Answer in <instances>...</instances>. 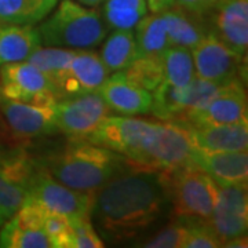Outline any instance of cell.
I'll return each mask as SVG.
<instances>
[{
  "instance_id": "16",
  "label": "cell",
  "mask_w": 248,
  "mask_h": 248,
  "mask_svg": "<svg viewBox=\"0 0 248 248\" xmlns=\"http://www.w3.org/2000/svg\"><path fill=\"white\" fill-rule=\"evenodd\" d=\"M97 93L110 110L123 116L142 115L151 109V91L133 84L124 76L123 71L113 72Z\"/></svg>"
},
{
  "instance_id": "10",
  "label": "cell",
  "mask_w": 248,
  "mask_h": 248,
  "mask_svg": "<svg viewBox=\"0 0 248 248\" xmlns=\"http://www.w3.org/2000/svg\"><path fill=\"white\" fill-rule=\"evenodd\" d=\"M208 225L222 247L244 236L248 226L247 185L218 186V197Z\"/></svg>"
},
{
  "instance_id": "31",
  "label": "cell",
  "mask_w": 248,
  "mask_h": 248,
  "mask_svg": "<svg viewBox=\"0 0 248 248\" xmlns=\"http://www.w3.org/2000/svg\"><path fill=\"white\" fill-rule=\"evenodd\" d=\"M185 237V222L172 219L170 225L138 246L145 248H184Z\"/></svg>"
},
{
  "instance_id": "7",
  "label": "cell",
  "mask_w": 248,
  "mask_h": 248,
  "mask_svg": "<svg viewBox=\"0 0 248 248\" xmlns=\"http://www.w3.org/2000/svg\"><path fill=\"white\" fill-rule=\"evenodd\" d=\"M97 192H80L65 186L51 177L45 166L39 170L29 186L31 197L48 213L61 214L66 218L91 217Z\"/></svg>"
},
{
  "instance_id": "1",
  "label": "cell",
  "mask_w": 248,
  "mask_h": 248,
  "mask_svg": "<svg viewBox=\"0 0 248 248\" xmlns=\"http://www.w3.org/2000/svg\"><path fill=\"white\" fill-rule=\"evenodd\" d=\"M169 211V196L159 172L128 161L123 171L98 189L91 215L102 239L123 244L142 237Z\"/></svg>"
},
{
  "instance_id": "12",
  "label": "cell",
  "mask_w": 248,
  "mask_h": 248,
  "mask_svg": "<svg viewBox=\"0 0 248 248\" xmlns=\"http://www.w3.org/2000/svg\"><path fill=\"white\" fill-rule=\"evenodd\" d=\"M236 123H248L247 94L239 79L222 84L217 94L184 124L195 125Z\"/></svg>"
},
{
  "instance_id": "8",
  "label": "cell",
  "mask_w": 248,
  "mask_h": 248,
  "mask_svg": "<svg viewBox=\"0 0 248 248\" xmlns=\"http://www.w3.org/2000/svg\"><path fill=\"white\" fill-rule=\"evenodd\" d=\"M108 68L104 65L99 54L86 48H78L68 68L53 84L57 99L78 97L95 93L109 78Z\"/></svg>"
},
{
  "instance_id": "15",
  "label": "cell",
  "mask_w": 248,
  "mask_h": 248,
  "mask_svg": "<svg viewBox=\"0 0 248 248\" xmlns=\"http://www.w3.org/2000/svg\"><path fill=\"white\" fill-rule=\"evenodd\" d=\"M192 161L213 178L218 186L247 185V151L205 152L195 148Z\"/></svg>"
},
{
  "instance_id": "9",
  "label": "cell",
  "mask_w": 248,
  "mask_h": 248,
  "mask_svg": "<svg viewBox=\"0 0 248 248\" xmlns=\"http://www.w3.org/2000/svg\"><path fill=\"white\" fill-rule=\"evenodd\" d=\"M197 78L225 84L237 79L241 68V54L233 51L210 31L190 50Z\"/></svg>"
},
{
  "instance_id": "22",
  "label": "cell",
  "mask_w": 248,
  "mask_h": 248,
  "mask_svg": "<svg viewBox=\"0 0 248 248\" xmlns=\"http://www.w3.org/2000/svg\"><path fill=\"white\" fill-rule=\"evenodd\" d=\"M187 87H175L163 80L153 90L149 112L160 120L181 123L187 107Z\"/></svg>"
},
{
  "instance_id": "35",
  "label": "cell",
  "mask_w": 248,
  "mask_h": 248,
  "mask_svg": "<svg viewBox=\"0 0 248 248\" xmlns=\"http://www.w3.org/2000/svg\"><path fill=\"white\" fill-rule=\"evenodd\" d=\"M0 142L7 146H18V143H19V141L11 133L1 112H0Z\"/></svg>"
},
{
  "instance_id": "4",
  "label": "cell",
  "mask_w": 248,
  "mask_h": 248,
  "mask_svg": "<svg viewBox=\"0 0 248 248\" xmlns=\"http://www.w3.org/2000/svg\"><path fill=\"white\" fill-rule=\"evenodd\" d=\"M174 221L208 222L218 197V185L195 163L159 172Z\"/></svg>"
},
{
  "instance_id": "25",
  "label": "cell",
  "mask_w": 248,
  "mask_h": 248,
  "mask_svg": "<svg viewBox=\"0 0 248 248\" xmlns=\"http://www.w3.org/2000/svg\"><path fill=\"white\" fill-rule=\"evenodd\" d=\"M163 71L167 83L181 89L187 87L196 78L190 50L184 47H169L163 54Z\"/></svg>"
},
{
  "instance_id": "5",
  "label": "cell",
  "mask_w": 248,
  "mask_h": 248,
  "mask_svg": "<svg viewBox=\"0 0 248 248\" xmlns=\"http://www.w3.org/2000/svg\"><path fill=\"white\" fill-rule=\"evenodd\" d=\"M102 14L75 0H61L50 17L37 27L42 45L62 48H91L108 35Z\"/></svg>"
},
{
  "instance_id": "41",
  "label": "cell",
  "mask_w": 248,
  "mask_h": 248,
  "mask_svg": "<svg viewBox=\"0 0 248 248\" xmlns=\"http://www.w3.org/2000/svg\"><path fill=\"white\" fill-rule=\"evenodd\" d=\"M7 221V218H6V215H4V214L1 213V211H0V228H1V226H3V223H4V222Z\"/></svg>"
},
{
  "instance_id": "2",
  "label": "cell",
  "mask_w": 248,
  "mask_h": 248,
  "mask_svg": "<svg viewBox=\"0 0 248 248\" xmlns=\"http://www.w3.org/2000/svg\"><path fill=\"white\" fill-rule=\"evenodd\" d=\"M54 179L80 192H97L123 171L128 161L117 152L89 141H71L62 152L43 160Z\"/></svg>"
},
{
  "instance_id": "14",
  "label": "cell",
  "mask_w": 248,
  "mask_h": 248,
  "mask_svg": "<svg viewBox=\"0 0 248 248\" xmlns=\"http://www.w3.org/2000/svg\"><path fill=\"white\" fill-rule=\"evenodd\" d=\"M45 90L53 91L50 80L29 61L11 62L0 68V93L4 97L29 104Z\"/></svg>"
},
{
  "instance_id": "21",
  "label": "cell",
  "mask_w": 248,
  "mask_h": 248,
  "mask_svg": "<svg viewBox=\"0 0 248 248\" xmlns=\"http://www.w3.org/2000/svg\"><path fill=\"white\" fill-rule=\"evenodd\" d=\"M134 29L138 57H161L170 47L166 22L161 13H152L151 16H145L140 19Z\"/></svg>"
},
{
  "instance_id": "13",
  "label": "cell",
  "mask_w": 248,
  "mask_h": 248,
  "mask_svg": "<svg viewBox=\"0 0 248 248\" xmlns=\"http://www.w3.org/2000/svg\"><path fill=\"white\" fill-rule=\"evenodd\" d=\"M210 14L215 36L233 51L246 55L248 47V0H219Z\"/></svg>"
},
{
  "instance_id": "3",
  "label": "cell",
  "mask_w": 248,
  "mask_h": 248,
  "mask_svg": "<svg viewBox=\"0 0 248 248\" xmlns=\"http://www.w3.org/2000/svg\"><path fill=\"white\" fill-rule=\"evenodd\" d=\"M195 145L189 128L181 123L145 122L128 161L155 172L170 171L193 163Z\"/></svg>"
},
{
  "instance_id": "30",
  "label": "cell",
  "mask_w": 248,
  "mask_h": 248,
  "mask_svg": "<svg viewBox=\"0 0 248 248\" xmlns=\"http://www.w3.org/2000/svg\"><path fill=\"white\" fill-rule=\"evenodd\" d=\"M43 231L55 248H73V232L69 218L61 214H46Z\"/></svg>"
},
{
  "instance_id": "32",
  "label": "cell",
  "mask_w": 248,
  "mask_h": 248,
  "mask_svg": "<svg viewBox=\"0 0 248 248\" xmlns=\"http://www.w3.org/2000/svg\"><path fill=\"white\" fill-rule=\"evenodd\" d=\"M46 214H47V210H45L40 204L31 197L17 213L10 219H7V222L17 229L43 231Z\"/></svg>"
},
{
  "instance_id": "17",
  "label": "cell",
  "mask_w": 248,
  "mask_h": 248,
  "mask_svg": "<svg viewBox=\"0 0 248 248\" xmlns=\"http://www.w3.org/2000/svg\"><path fill=\"white\" fill-rule=\"evenodd\" d=\"M186 127L190 131L196 149L205 152L247 151L248 123L195 124Z\"/></svg>"
},
{
  "instance_id": "20",
  "label": "cell",
  "mask_w": 248,
  "mask_h": 248,
  "mask_svg": "<svg viewBox=\"0 0 248 248\" xmlns=\"http://www.w3.org/2000/svg\"><path fill=\"white\" fill-rule=\"evenodd\" d=\"M58 4V0H0V24L36 25Z\"/></svg>"
},
{
  "instance_id": "40",
  "label": "cell",
  "mask_w": 248,
  "mask_h": 248,
  "mask_svg": "<svg viewBox=\"0 0 248 248\" xmlns=\"http://www.w3.org/2000/svg\"><path fill=\"white\" fill-rule=\"evenodd\" d=\"M9 149L10 148H7V145H4V143H1V142H0V161L4 159V156L7 155Z\"/></svg>"
},
{
  "instance_id": "26",
  "label": "cell",
  "mask_w": 248,
  "mask_h": 248,
  "mask_svg": "<svg viewBox=\"0 0 248 248\" xmlns=\"http://www.w3.org/2000/svg\"><path fill=\"white\" fill-rule=\"evenodd\" d=\"M123 73L135 86L148 91H153L164 80L163 55L137 57L125 69H123Z\"/></svg>"
},
{
  "instance_id": "34",
  "label": "cell",
  "mask_w": 248,
  "mask_h": 248,
  "mask_svg": "<svg viewBox=\"0 0 248 248\" xmlns=\"http://www.w3.org/2000/svg\"><path fill=\"white\" fill-rule=\"evenodd\" d=\"M69 221H71L72 232H73V248L105 247L104 240L98 236L90 217L72 218Z\"/></svg>"
},
{
  "instance_id": "28",
  "label": "cell",
  "mask_w": 248,
  "mask_h": 248,
  "mask_svg": "<svg viewBox=\"0 0 248 248\" xmlns=\"http://www.w3.org/2000/svg\"><path fill=\"white\" fill-rule=\"evenodd\" d=\"M0 247L3 248H53L45 231L17 229L6 221L0 231Z\"/></svg>"
},
{
  "instance_id": "33",
  "label": "cell",
  "mask_w": 248,
  "mask_h": 248,
  "mask_svg": "<svg viewBox=\"0 0 248 248\" xmlns=\"http://www.w3.org/2000/svg\"><path fill=\"white\" fill-rule=\"evenodd\" d=\"M186 223V237L184 248H218L222 247L208 222L190 221Z\"/></svg>"
},
{
  "instance_id": "29",
  "label": "cell",
  "mask_w": 248,
  "mask_h": 248,
  "mask_svg": "<svg viewBox=\"0 0 248 248\" xmlns=\"http://www.w3.org/2000/svg\"><path fill=\"white\" fill-rule=\"evenodd\" d=\"M31 199L29 190L0 171V211L10 219Z\"/></svg>"
},
{
  "instance_id": "6",
  "label": "cell",
  "mask_w": 248,
  "mask_h": 248,
  "mask_svg": "<svg viewBox=\"0 0 248 248\" xmlns=\"http://www.w3.org/2000/svg\"><path fill=\"white\" fill-rule=\"evenodd\" d=\"M109 113L110 109L97 91L65 98L55 105V125L71 141H87Z\"/></svg>"
},
{
  "instance_id": "19",
  "label": "cell",
  "mask_w": 248,
  "mask_h": 248,
  "mask_svg": "<svg viewBox=\"0 0 248 248\" xmlns=\"http://www.w3.org/2000/svg\"><path fill=\"white\" fill-rule=\"evenodd\" d=\"M42 46L33 25L0 24V68L11 62L27 61Z\"/></svg>"
},
{
  "instance_id": "24",
  "label": "cell",
  "mask_w": 248,
  "mask_h": 248,
  "mask_svg": "<svg viewBox=\"0 0 248 248\" xmlns=\"http://www.w3.org/2000/svg\"><path fill=\"white\" fill-rule=\"evenodd\" d=\"M146 13V0H105L102 17L108 28L134 29Z\"/></svg>"
},
{
  "instance_id": "27",
  "label": "cell",
  "mask_w": 248,
  "mask_h": 248,
  "mask_svg": "<svg viewBox=\"0 0 248 248\" xmlns=\"http://www.w3.org/2000/svg\"><path fill=\"white\" fill-rule=\"evenodd\" d=\"M75 48H62V47H39L27 61L33 63L36 68L45 73L48 78L51 86L55 80L61 76V73L69 65L75 55Z\"/></svg>"
},
{
  "instance_id": "18",
  "label": "cell",
  "mask_w": 248,
  "mask_h": 248,
  "mask_svg": "<svg viewBox=\"0 0 248 248\" xmlns=\"http://www.w3.org/2000/svg\"><path fill=\"white\" fill-rule=\"evenodd\" d=\"M161 14L166 22L170 47H184L192 50L210 32L203 16L186 11L177 4Z\"/></svg>"
},
{
  "instance_id": "23",
  "label": "cell",
  "mask_w": 248,
  "mask_h": 248,
  "mask_svg": "<svg viewBox=\"0 0 248 248\" xmlns=\"http://www.w3.org/2000/svg\"><path fill=\"white\" fill-rule=\"evenodd\" d=\"M99 57L109 72L125 69L138 57L133 29H115L102 45Z\"/></svg>"
},
{
  "instance_id": "38",
  "label": "cell",
  "mask_w": 248,
  "mask_h": 248,
  "mask_svg": "<svg viewBox=\"0 0 248 248\" xmlns=\"http://www.w3.org/2000/svg\"><path fill=\"white\" fill-rule=\"evenodd\" d=\"M80 4L87 6V7H97L99 4L105 3V0H78Z\"/></svg>"
},
{
  "instance_id": "39",
  "label": "cell",
  "mask_w": 248,
  "mask_h": 248,
  "mask_svg": "<svg viewBox=\"0 0 248 248\" xmlns=\"http://www.w3.org/2000/svg\"><path fill=\"white\" fill-rule=\"evenodd\" d=\"M203 1V6L204 9H205V13L207 14H210V11L215 7V4L219 1V0H202Z\"/></svg>"
},
{
  "instance_id": "37",
  "label": "cell",
  "mask_w": 248,
  "mask_h": 248,
  "mask_svg": "<svg viewBox=\"0 0 248 248\" xmlns=\"http://www.w3.org/2000/svg\"><path fill=\"white\" fill-rule=\"evenodd\" d=\"M146 4L151 13H163L175 6V0H146Z\"/></svg>"
},
{
  "instance_id": "11",
  "label": "cell",
  "mask_w": 248,
  "mask_h": 248,
  "mask_svg": "<svg viewBox=\"0 0 248 248\" xmlns=\"http://www.w3.org/2000/svg\"><path fill=\"white\" fill-rule=\"evenodd\" d=\"M0 112L13 135L18 141L53 135L55 125V107L40 108L10 99L0 93Z\"/></svg>"
},
{
  "instance_id": "36",
  "label": "cell",
  "mask_w": 248,
  "mask_h": 248,
  "mask_svg": "<svg viewBox=\"0 0 248 248\" xmlns=\"http://www.w3.org/2000/svg\"><path fill=\"white\" fill-rule=\"evenodd\" d=\"M175 4L186 11L195 13L197 16H207L202 0H175Z\"/></svg>"
}]
</instances>
